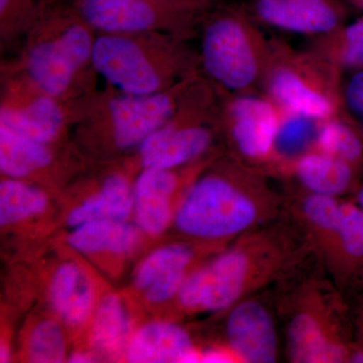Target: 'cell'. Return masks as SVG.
I'll list each match as a JSON object with an SVG mask.
<instances>
[{
	"mask_svg": "<svg viewBox=\"0 0 363 363\" xmlns=\"http://www.w3.org/2000/svg\"><path fill=\"white\" fill-rule=\"evenodd\" d=\"M259 207L252 195L220 177L196 182L175 214L182 233L200 238H225L257 222Z\"/></svg>",
	"mask_w": 363,
	"mask_h": 363,
	"instance_id": "cell-1",
	"label": "cell"
},
{
	"mask_svg": "<svg viewBox=\"0 0 363 363\" xmlns=\"http://www.w3.org/2000/svg\"><path fill=\"white\" fill-rule=\"evenodd\" d=\"M203 58L210 75L230 89H242L257 77V58L247 30L233 16L218 18L207 28Z\"/></svg>",
	"mask_w": 363,
	"mask_h": 363,
	"instance_id": "cell-2",
	"label": "cell"
},
{
	"mask_svg": "<svg viewBox=\"0 0 363 363\" xmlns=\"http://www.w3.org/2000/svg\"><path fill=\"white\" fill-rule=\"evenodd\" d=\"M92 48L88 30L82 26H72L58 39L43 43L33 50L28 58V71L43 90L58 95L89 59Z\"/></svg>",
	"mask_w": 363,
	"mask_h": 363,
	"instance_id": "cell-3",
	"label": "cell"
},
{
	"mask_svg": "<svg viewBox=\"0 0 363 363\" xmlns=\"http://www.w3.org/2000/svg\"><path fill=\"white\" fill-rule=\"evenodd\" d=\"M95 68L128 94H152L159 88L154 67L135 42L123 37H101L92 48Z\"/></svg>",
	"mask_w": 363,
	"mask_h": 363,
	"instance_id": "cell-4",
	"label": "cell"
},
{
	"mask_svg": "<svg viewBox=\"0 0 363 363\" xmlns=\"http://www.w3.org/2000/svg\"><path fill=\"white\" fill-rule=\"evenodd\" d=\"M227 337L231 350L240 362H276V328L271 315L259 303L247 301L234 308L227 321Z\"/></svg>",
	"mask_w": 363,
	"mask_h": 363,
	"instance_id": "cell-5",
	"label": "cell"
},
{
	"mask_svg": "<svg viewBox=\"0 0 363 363\" xmlns=\"http://www.w3.org/2000/svg\"><path fill=\"white\" fill-rule=\"evenodd\" d=\"M173 104L164 94H130L111 102L117 145L123 149L142 143L171 117Z\"/></svg>",
	"mask_w": 363,
	"mask_h": 363,
	"instance_id": "cell-6",
	"label": "cell"
},
{
	"mask_svg": "<svg viewBox=\"0 0 363 363\" xmlns=\"http://www.w3.org/2000/svg\"><path fill=\"white\" fill-rule=\"evenodd\" d=\"M193 252L185 245H164L150 252L136 267L133 283L154 304L178 296L187 277Z\"/></svg>",
	"mask_w": 363,
	"mask_h": 363,
	"instance_id": "cell-7",
	"label": "cell"
},
{
	"mask_svg": "<svg viewBox=\"0 0 363 363\" xmlns=\"http://www.w3.org/2000/svg\"><path fill=\"white\" fill-rule=\"evenodd\" d=\"M125 358L133 363H194L201 362L187 332L169 322L143 325L131 336Z\"/></svg>",
	"mask_w": 363,
	"mask_h": 363,
	"instance_id": "cell-8",
	"label": "cell"
},
{
	"mask_svg": "<svg viewBox=\"0 0 363 363\" xmlns=\"http://www.w3.org/2000/svg\"><path fill=\"white\" fill-rule=\"evenodd\" d=\"M253 9L269 25L300 33H327L340 23L337 0H255Z\"/></svg>",
	"mask_w": 363,
	"mask_h": 363,
	"instance_id": "cell-9",
	"label": "cell"
},
{
	"mask_svg": "<svg viewBox=\"0 0 363 363\" xmlns=\"http://www.w3.org/2000/svg\"><path fill=\"white\" fill-rule=\"evenodd\" d=\"M252 269L250 255L241 250L222 253L201 267L199 309L216 312L233 305L247 288Z\"/></svg>",
	"mask_w": 363,
	"mask_h": 363,
	"instance_id": "cell-10",
	"label": "cell"
},
{
	"mask_svg": "<svg viewBox=\"0 0 363 363\" xmlns=\"http://www.w3.org/2000/svg\"><path fill=\"white\" fill-rule=\"evenodd\" d=\"M50 304L68 326L79 328L95 311V288L80 264L67 262L55 271L50 284Z\"/></svg>",
	"mask_w": 363,
	"mask_h": 363,
	"instance_id": "cell-11",
	"label": "cell"
},
{
	"mask_svg": "<svg viewBox=\"0 0 363 363\" xmlns=\"http://www.w3.org/2000/svg\"><path fill=\"white\" fill-rule=\"evenodd\" d=\"M176 179L168 169H145L133 189V213L143 233L159 234L171 222Z\"/></svg>",
	"mask_w": 363,
	"mask_h": 363,
	"instance_id": "cell-12",
	"label": "cell"
},
{
	"mask_svg": "<svg viewBox=\"0 0 363 363\" xmlns=\"http://www.w3.org/2000/svg\"><path fill=\"white\" fill-rule=\"evenodd\" d=\"M209 142V133L203 128L162 126L140 143L143 167L169 171L199 156Z\"/></svg>",
	"mask_w": 363,
	"mask_h": 363,
	"instance_id": "cell-13",
	"label": "cell"
},
{
	"mask_svg": "<svg viewBox=\"0 0 363 363\" xmlns=\"http://www.w3.org/2000/svg\"><path fill=\"white\" fill-rule=\"evenodd\" d=\"M233 135L238 149L250 157L266 156L274 147L279 121L272 105L257 98H240L233 106Z\"/></svg>",
	"mask_w": 363,
	"mask_h": 363,
	"instance_id": "cell-14",
	"label": "cell"
},
{
	"mask_svg": "<svg viewBox=\"0 0 363 363\" xmlns=\"http://www.w3.org/2000/svg\"><path fill=\"white\" fill-rule=\"evenodd\" d=\"M162 6L154 0H82L81 11L90 25L107 32H140L159 18Z\"/></svg>",
	"mask_w": 363,
	"mask_h": 363,
	"instance_id": "cell-15",
	"label": "cell"
},
{
	"mask_svg": "<svg viewBox=\"0 0 363 363\" xmlns=\"http://www.w3.org/2000/svg\"><path fill=\"white\" fill-rule=\"evenodd\" d=\"M133 320L123 298L107 294L93 313L90 340L93 348L107 358L125 353L133 336Z\"/></svg>",
	"mask_w": 363,
	"mask_h": 363,
	"instance_id": "cell-16",
	"label": "cell"
},
{
	"mask_svg": "<svg viewBox=\"0 0 363 363\" xmlns=\"http://www.w3.org/2000/svg\"><path fill=\"white\" fill-rule=\"evenodd\" d=\"M73 228L68 238L69 245L84 255H128L140 241V228L126 221L98 219Z\"/></svg>",
	"mask_w": 363,
	"mask_h": 363,
	"instance_id": "cell-17",
	"label": "cell"
},
{
	"mask_svg": "<svg viewBox=\"0 0 363 363\" xmlns=\"http://www.w3.org/2000/svg\"><path fill=\"white\" fill-rule=\"evenodd\" d=\"M133 190L123 177L114 175L104 181L99 192L86 199L69 213V225L98 219L126 221L133 213Z\"/></svg>",
	"mask_w": 363,
	"mask_h": 363,
	"instance_id": "cell-18",
	"label": "cell"
},
{
	"mask_svg": "<svg viewBox=\"0 0 363 363\" xmlns=\"http://www.w3.org/2000/svg\"><path fill=\"white\" fill-rule=\"evenodd\" d=\"M1 125L9 130L42 143L58 135L63 116L58 104L50 98L35 100L21 109H2Z\"/></svg>",
	"mask_w": 363,
	"mask_h": 363,
	"instance_id": "cell-19",
	"label": "cell"
},
{
	"mask_svg": "<svg viewBox=\"0 0 363 363\" xmlns=\"http://www.w3.org/2000/svg\"><path fill=\"white\" fill-rule=\"evenodd\" d=\"M291 354L297 362H335L344 357L343 348L332 343L314 317L300 314L289 329Z\"/></svg>",
	"mask_w": 363,
	"mask_h": 363,
	"instance_id": "cell-20",
	"label": "cell"
},
{
	"mask_svg": "<svg viewBox=\"0 0 363 363\" xmlns=\"http://www.w3.org/2000/svg\"><path fill=\"white\" fill-rule=\"evenodd\" d=\"M45 143L35 142L0 125V169L9 178L21 179L51 162Z\"/></svg>",
	"mask_w": 363,
	"mask_h": 363,
	"instance_id": "cell-21",
	"label": "cell"
},
{
	"mask_svg": "<svg viewBox=\"0 0 363 363\" xmlns=\"http://www.w3.org/2000/svg\"><path fill=\"white\" fill-rule=\"evenodd\" d=\"M297 173L305 187L316 194H340L352 179L350 162L324 152L303 157L298 162Z\"/></svg>",
	"mask_w": 363,
	"mask_h": 363,
	"instance_id": "cell-22",
	"label": "cell"
},
{
	"mask_svg": "<svg viewBox=\"0 0 363 363\" xmlns=\"http://www.w3.org/2000/svg\"><path fill=\"white\" fill-rule=\"evenodd\" d=\"M274 96L294 113L324 118L332 112L329 100L309 87L297 74L290 70H279L272 81Z\"/></svg>",
	"mask_w": 363,
	"mask_h": 363,
	"instance_id": "cell-23",
	"label": "cell"
},
{
	"mask_svg": "<svg viewBox=\"0 0 363 363\" xmlns=\"http://www.w3.org/2000/svg\"><path fill=\"white\" fill-rule=\"evenodd\" d=\"M48 198L39 188L18 179H7L0 184V223L11 225L45 211Z\"/></svg>",
	"mask_w": 363,
	"mask_h": 363,
	"instance_id": "cell-24",
	"label": "cell"
},
{
	"mask_svg": "<svg viewBox=\"0 0 363 363\" xmlns=\"http://www.w3.org/2000/svg\"><path fill=\"white\" fill-rule=\"evenodd\" d=\"M66 354L65 337L57 322L45 320L33 327L28 340V357L30 362H63Z\"/></svg>",
	"mask_w": 363,
	"mask_h": 363,
	"instance_id": "cell-25",
	"label": "cell"
},
{
	"mask_svg": "<svg viewBox=\"0 0 363 363\" xmlns=\"http://www.w3.org/2000/svg\"><path fill=\"white\" fill-rule=\"evenodd\" d=\"M312 117L294 113L279 126L274 147L285 156H296L309 147L316 135Z\"/></svg>",
	"mask_w": 363,
	"mask_h": 363,
	"instance_id": "cell-26",
	"label": "cell"
},
{
	"mask_svg": "<svg viewBox=\"0 0 363 363\" xmlns=\"http://www.w3.org/2000/svg\"><path fill=\"white\" fill-rule=\"evenodd\" d=\"M318 143L324 154L350 162L362 156V145L358 136L347 126L328 123L318 133Z\"/></svg>",
	"mask_w": 363,
	"mask_h": 363,
	"instance_id": "cell-27",
	"label": "cell"
},
{
	"mask_svg": "<svg viewBox=\"0 0 363 363\" xmlns=\"http://www.w3.org/2000/svg\"><path fill=\"white\" fill-rule=\"evenodd\" d=\"M341 245L351 257H363V208L342 204L337 229Z\"/></svg>",
	"mask_w": 363,
	"mask_h": 363,
	"instance_id": "cell-28",
	"label": "cell"
},
{
	"mask_svg": "<svg viewBox=\"0 0 363 363\" xmlns=\"http://www.w3.org/2000/svg\"><path fill=\"white\" fill-rule=\"evenodd\" d=\"M342 204L335 196L312 193L304 202V213L313 225L325 231L336 233Z\"/></svg>",
	"mask_w": 363,
	"mask_h": 363,
	"instance_id": "cell-29",
	"label": "cell"
},
{
	"mask_svg": "<svg viewBox=\"0 0 363 363\" xmlns=\"http://www.w3.org/2000/svg\"><path fill=\"white\" fill-rule=\"evenodd\" d=\"M342 60L347 66H363V18L348 26L344 32Z\"/></svg>",
	"mask_w": 363,
	"mask_h": 363,
	"instance_id": "cell-30",
	"label": "cell"
},
{
	"mask_svg": "<svg viewBox=\"0 0 363 363\" xmlns=\"http://www.w3.org/2000/svg\"><path fill=\"white\" fill-rule=\"evenodd\" d=\"M346 102L351 111L358 116L363 113V70L355 74L346 89Z\"/></svg>",
	"mask_w": 363,
	"mask_h": 363,
	"instance_id": "cell-31",
	"label": "cell"
},
{
	"mask_svg": "<svg viewBox=\"0 0 363 363\" xmlns=\"http://www.w3.org/2000/svg\"><path fill=\"white\" fill-rule=\"evenodd\" d=\"M235 354L231 351H225L222 348H209L201 353V362L207 363H228L234 362Z\"/></svg>",
	"mask_w": 363,
	"mask_h": 363,
	"instance_id": "cell-32",
	"label": "cell"
},
{
	"mask_svg": "<svg viewBox=\"0 0 363 363\" xmlns=\"http://www.w3.org/2000/svg\"><path fill=\"white\" fill-rule=\"evenodd\" d=\"M68 362L72 363H88L93 362V357L85 351H76L72 353L68 358Z\"/></svg>",
	"mask_w": 363,
	"mask_h": 363,
	"instance_id": "cell-33",
	"label": "cell"
},
{
	"mask_svg": "<svg viewBox=\"0 0 363 363\" xmlns=\"http://www.w3.org/2000/svg\"><path fill=\"white\" fill-rule=\"evenodd\" d=\"M11 359V350L6 344L2 343L0 347V362H7Z\"/></svg>",
	"mask_w": 363,
	"mask_h": 363,
	"instance_id": "cell-34",
	"label": "cell"
},
{
	"mask_svg": "<svg viewBox=\"0 0 363 363\" xmlns=\"http://www.w3.org/2000/svg\"><path fill=\"white\" fill-rule=\"evenodd\" d=\"M351 362L363 363V351L355 353V354L351 357Z\"/></svg>",
	"mask_w": 363,
	"mask_h": 363,
	"instance_id": "cell-35",
	"label": "cell"
},
{
	"mask_svg": "<svg viewBox=\"0 0 363 363\" xmlns=\"http://www.w3.org/2000/svg\"><path fill=\"white\" fill-rule=\"evenodd\" d=\"M358 202H359V204L362 205L363 208V186L362 188L360 189L359 193H358Z\"/></svg>",
	"mask_w": 363,
	"mask_h": 363,
	"instance_id": "cell-36",
	"label": "cell"
},
{
	"mask_svg": "<svg viewBox=\"0 0 363 363\" xmlns=\"http://www.w3.org/2000/svg\"><path fill=\"white\" fill-rule=\"evenodd\" d=\"M350 1L363 9V0H350Z\"/></svg>",
	"mask_w": 363,
	"mask_h": 363,
	"instance_id": "cell-37",
	"label": "cell"
},
{
	"mask_svg": "<svg viewBox=\"0 0 363 363\" xmlns=\"http://www.w3.org/2000/svg\"><path fill=\"white\" fill-rule=\"evenodd\" d=\"M360 118H362V125H363V113L362 114V116H360Z\"/></svg>",
	"mask_w": 363,
	"mask_h": 363,
	"instance_id": "cell-38",
	"label": "cell"
}]
</instances>
